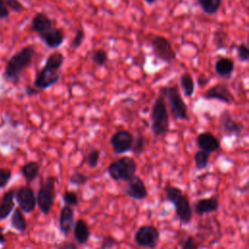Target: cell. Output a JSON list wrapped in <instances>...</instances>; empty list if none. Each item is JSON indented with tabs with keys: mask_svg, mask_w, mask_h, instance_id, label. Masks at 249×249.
Wrapping results in <instances>:
<instances>
[{
	"mask_svg": "<svg viewBox=\"0 0 249 249\" xmlns=\"http://www.w3.org/2000/svg\"><path fill=\"white\" fill-rule=\"evenodd\" d=\"M137 170V162L131 157L124 156L112 161L108 167L107 172L112 180L117 182H127L131 179Z\"/></svg>",
	"mask_w": 249,
	"mask_h": 249,
	"instance_id": "cell-5",
	"label": "cell"
},
{
	"mask_svg": "<svg viewBox=\"0 0 249 249\" xmlns=\"http://www.w3.org/2000/svg\"><path fill=\"white\" fill-rule=\"evenodd\" d=\"M118 244H119V241L115 237L111 235H106L101 240L100 249H112L116 247Z\"/></svg>",
	"mask_w": 249,
	"mask_h": 249,
	"instance_id": "cell-38",
	"label": "cell"
},
{
	"mask_svg": "<svg viewBox=\"0 0 249 249\" xmlns=\"http://www.w3.org/2000/svg\"><path fill=\"white\" fill-rule=\"evenodd\" d=\"M10 16V10L6 6L3 0H0V19H5L9 18Z\"/></svg>",
	"mask_w": 249,
	"mask_h": 249,
	"instance_id": "cell-40",
	"label": "cell"
},
{
	"mask_svg": "<svg viewBox=\"0 0 249 249\" xmlns=\"http://www.w3.org/2000/svg\"><path fill=\"white\" fill-rule=\"evenodd\" d=\"M9 10L15 13H21L25 8L19 0H3Z\"/></svg>",
	"mask_w": 249,
	"mask_h": 249,
	"instance_id": "cell-36",
	"label": "cell"
},
{
	"mask_svg": "<svg viewBox=\"0 0 249 249\" xmlns=\"http://www.w3.org/2000/svg\"><path fill=\"white\" fill-rule=\"evenodd\" d=\"M56 249H78V245L73 241H64Z\"/></svg>",
	"mask_w": 249,
	"mask_h": 249,
	"instance_id": "cell-41",
	"label": "cell"
},
{
	"mask_svg": "<svg viewBox=\"0 0 249 249\" xmlns=\"http://www.w3.org/2000/svg\"><path fill=\"white\" fill-rule=\"evenodd\" d=\"M15 193L16 189H9L6 191L0 199V220L6 219L15 208Z\"/></svg>",
	"mask_w": 249,
	"mask_h": 249,
	"instance_id": "cell-21",
	"label": "cell"
},
{
	"mask_svg": "<svg viewBox=\"0 0 249 249\" xmlns=\"http://www.w3.org/2000/svg\"><path fill=\"white\" fill-rule=\"evenodd\" d=\"M196 2L202 12L209 16L216 15L222 6V0H196Z\"/></svg>",
	"mask_w": 249,
	"mask_h": 249,
	"instance_id": "cell-25",
	"label": "cell"
},
{
	"mask_svg": "<svg viewBox=\"0 0 249 249\" xmlns=\"http://www.w3.org/2000/svg\"><path fill=\"white\" fill-rule=\"evenodd\" d=\"M201 97L206 100H218L227 104H231L235 101L233 93L225 84H216L206 89Z\"/></svg>",
	"mask_w": 249,
	"mask_h": 249,
	"instance_id": "cell-13",
	"label": "cell"
},
{
	"mask_svg": "<svg viewBox=\"0 0 249 249\" xmlns=\"http://www.w3.org/2000/svg\"><path fill=\"white\" fill-rule=\"evenodd\" d=\"M53 25H54L53 19L51 18L46 13L40 12L35 14V16L32 18L30 28L33 32L39 35Z\"/></svg>",
	"mask_w": 249,
	"mask_h": 249,
	"instance_id": "cell-20",
	"label": "cell"
},
{
	"mask_svg": "<svg viewBox=\"0 0 249 249\" xmlns=\"http://www.w3.org/2000/svg\"><path fill=\"white\" fill-rule=\"evenodd\" d=\"M73 235L78 244H85L90 236V230L88 223L83 219L75 221L73 226Z\"/></svg>",
	"mask_w": 249,
	"mask_h": 249,
	"instance_id": "cell-22",
	"label": "cell"
},
{
	"mask_svg": "<svg viewBox=\"0 0 249 249\" xmlns=\"http://www.w3.org/2000/svg\"><path fill=\"white\" fill-rule=\"evenodd\" d=\"M160 239L159 230L152 225H144L140 227L134 234V242L144 248L155 249Z\"/></svg>",
	"mask_w": 249,
	"mask_h": 249,
	"instance_id": "cell-8",
	"label": "cell"
},
{
	"mask_svg": "<svg viewBox=\"0 0 249 249\" xmlns=\"http://www.w3.org/2000/svg\"><path fill=\"white\" fill-rule=\"evenodd\" d=\"M218 208H219V199L215 196L210 197L199 198L196 201L194 206L195 213L199 216L215 212L218 210Z\"/></svg>",
	"mask_w": 249,
	"mask_h": 249,
	"instance_id": "cell-18",
	"label": "cell"
},
{
	"mask_svg": "<svg viewBox=\"0 0 249 249\" xmlns=\"http://www.w3.org/2000/svg\"><path fill=\"white\" fill-rule=\"evenodd\" d=\"M236 54L241 62H247L249 60V49L246 44L240 43L236 47Z\"/></svg>",
	"mask_w": 249,
	"mask_h": 249,
	"instance_id": "cell-35",
	"label": "cell"
},
{
	"mask_svg": "<svg viewBox=\"0 0 249 249\" xmlns=\"http://www.w3.org/2000/svg\"><path fill=\"white\" fill-rule=\"evenodd\" d=\"M147 4H149V5H152V4H154L155 2H156V0H144Z\"/></svg>",
	"mask_w": 249,
	"mask_h": 249,
	"instance_id": "cell-45",
	"label": "cell"
},
{
	"mask_svg": "<svg viewBox=\"0 0 249 249\" xmlns=\"http://www.w3.org/2000/svg\"><path fill=\"white\" fill-rule=\"evenodd\" d=\"M15 198L18 204V208L25 213H31L36 207V196L34 191L27 186L16 189Z\"/></svg>",
	"mask_w": 249,
	"mask_h": 249,
	"instance_id": "cell-12",
	"label": "cell"
},
{
	"mask_svg": "<svg viewBox=\"0 0 249 249\" xmlns=\"http://www.w3.org/2000/svg\"><path fill=\"white\" fill-rule=\"evenodd\" d=\"M100 159V151L98 149H90L86 156V162L89 168H94L97 166Z\"/></svg>",
	"mask_w": 249,
	"mask_h": 249,
	"instance_id": "cell-31",
	"label": "cell"
},
{
	"mask_svg": "<svg viewBox=\"0 0 249 249\" xmlns=\"http://www.w3.org/2000/svg\"><path fill=\"white\" fill-rule=\"evenodd\" d=\"M160 95L162 96L166 104L167 110L171 116L178 121H188V106L177 86H163L160 89Z\"/></svg>",
	"mask_w": 249,
	"mask_h": 249,
	"instance_id": "cell-2",
	"label": "cell"
},
{
	"mask_svg": "<svg viewBox=\"0 0 249 249\" xmlns=\"http://www.w3.org/2000/svg\"><path fill=\"white\" fill-rule=\"evenodd\" d=\"M44 44L50 49L59 48L65 40V33L61 28L53 25L38 35Z\"/></svg>",
	"mask_w": 249,
	"mask_h": 249,
	"instance_id": "cell-14",
	"label": "cell"
},
{
	"mask_svg": "<svg viewBox=\"0 0 249 249\" xmlns=\"http://www.w3.org/2000/svg\"><path fill=\"white\" fill-rule=\"evenodd\" d=\"M55 183L56 178L54 176H48L37 192L36 204L43 214H49L53 205L55 198Z\"/></svg>",
	"mask_w": 249,
	"mask_h": 249,
	"instance_id": "cell-6",
	"label": "cell"
},
{
	"mask_svg": "<svg viewBox=\"0 0 249 249\" xmlns=\"http://www.w3.org/2000/svg\"><path fill=\"white\" fill-rule=\"evenodd\" d=\"M209 159H210V153L198 150L195 153L194 155V162L195 166L197 170H202L207 167L209 163Z\"/></svg>",
	"mask_w": 249,
	"mask_h": 249,
	"instance_id": "cell-28",
	"label": "cell"
},
{
	"mask_svg": "<svg viewBox=\"0 0 249 249\" xmlns=\"http://www.w3.org/2000/svg\"><path fill=\"white\" fill-rule=\"evenodd\" d=\"M147 143H148V139L143 134H140V133L137 134V136L134 137V140L130 149L131 153L135 156L141 155L144 152Z\"/></svg>",
	"mask_w": 249,
	"mask_h": 249,
	"instance_id": "cell-29",
	"label": "cell"
},
{
	"mask_svg": "<svg viewBox=\"0 0 249 249\" xmlns=\"http://www.w3.org/2000/svg\"><path fill=\"white\" fill-rule=\"evenodd\" d=\"M150 121L151 131L154 136H164L169 131V112L167 110L164 99L160 94L153 102L150 113Z\"/></svg>",
	"mask_w": 249,
	"mask_h": 249,
	"instance_id": "cell-3",
	"label": "cell"
},
{
	"mask_svg": "<svg viewBox=\"0 0 249 249\" xmlns=\"http://www.w3.org/2000/svg\"><path fill=\"white\" fill-rule=\"evenodd\" d=\"M180 245L181 249H198V243L193 235H188Z\"/></svg>",
	"mask_w": 249,
	"mask_h": 249,
	"instance_id": "cell-39",
	"label": "cell"
},
{
	"mask_svg": "<svg viewBox=\"0 0 249 249\" xmlns=\"http://www.w3.org/2000/svg\"><path fill=\"white\" fill-rule=\"evenodd\" d=\"M5 241H6L5 236L3 235V233H2V232H1V231H0V244H1V245H3V244L5 243Z\"/></svg>",
	"mask_w": 249,
	"mask_h": 249,
	"instance_id": "cell-44",
	"label": "cell"
},
{
	"mask_svg": "<svg viewBox=\"0 0 249 249\" xmlns=\"http://www.w3.org/2000/svg\"><path fill=\"white\" fill-rule=\"evenodd\" d=\"M85 30L83 28H78L75 32V35L73 37V39L71 40V43L69 45V48L72 50V51H75L77 50L78 48L81 47V45L83 44L84 40H85Z\"/></svg>",
	"mask_w": 249,
	"mask_h": 249,
	"instance_id": "cell-33",
	"label": "cell"
},
{
	"mask_svg": "<svg viewBox=\"0 0 249 249\" xmlns=\"http://www.w3.org/2000/svg\"><path fill=\"white\" fill-rule=\"evenodd\" d=\"M90 59L97 66H104L108 62V53L104 49H96L91 53Z\"/></svg>",
	"mask_w": 249,
	"mask_h": 249,
	"instance_id": "cell-30",
	"label": "cell"
},
{
	"mask_svg": "<svg viewBox=\"0 0 249 249\" xmlns=\"http://www.w3.org/2000/svg\"><path fill=\"white\" fill-rule=\"evenodd\" d=\"M164 194L165 199L173 204L175 213L180 222L189 224L193 219V208L188 196L180 188L170 185L164 188Z\"/></svg>",
	"mask_w": 249,
	"mask_h": 249,
	"instance_id": "cell-4",
	"label": "cell"
},
{
	"mask_svg": "<svg viewBox=\"0 0 249 249\" xmlns=\"http://www.w3.org/2000/svg\"><path fill=\"white\" fill-rule=\"evenodd\" d=\"M62 200L65 203V205L69 206H77L79 203V198L74 191H65L62 195Z\"/></svg>",
	"mask_w": 249,
	"mask_h": 249,
	"instance_id": "cell-34",
	"label": "cell"
},
{
	"mask_svg": "<svg viewBox=\"0 0 249 249\" xmlns=\"http://www.w3.org/2000/svg\"><path fill=\"white\" fill-rule=\"evenodd\" d=\"M149 45L157 59L167 64L172 63L176 59V52L174 51L171 42L166 37L154 35L150 38Z\"/></svg>",
	"mask_w": 249,
	"mask_h": 249,
	"instance_id": "cell-7",
	"label": "cell"
},
{
	"mask_svg": "<svg viewBox=\"0 0 249 249\" xmlns=\"http://www.w3.org/2000/svg\"><path fill=\"white\" fill-rule=\"evenodd\" d=\"M196 83L199 87H204L206 86L208 83H209V78L207 76H205L204 74H201L197 77V80H196Z\"/></svg>",
	"mask_w": 249,
	"mask_h": 249,
	"instance_id": "cell-42",
	"label": "cell"
},
{
	"mask_svg": "<svg viewBox=\"0 0 249 249\" xmlns=\"http://www.w3.org/2000/svg\"><path fill=\"white\" fill-rule=\"evenodd\" d=\"M196 143L199 150L208 152L210 154L217 152L221 148L220 140L210 131H203L198 133L196 138Z\"/></svg>",
	"mask_w": 249,
	"mask_h": 249,
	"instance_id": "cell-16",
	"label": "cell"
},
{
	"mask_svg": "<svg viewBox=\"0 0 249 249\" xmlns=\"http://www.w3.org/2000/svg\"><path fill=\"white\" fill-rule=\"evenodd\" d=\"M11 225L16 231H18L19 232H22L26 230L27 222L22 214V211L19 208L14 209V212H13L12 218H11Z\"/></svg>",
	"mask_w": 249,
	"mask_h": 249,
	"instance_id": "cell-26",
	"label": "cell"
},
{
	"mask_svg": "<svg viewBox=\"0 0 249 249\" xmlns=\"http://www.w3.org/2000/svg\"><path fill=\"white\" fill-rule=\"evenodd\" d=\"M12 177V171L9 168L0 167V189L7 186Z\"/></svg>",
	"mask_w": 249,
	"mask_h": 249,
	"instance_id": "cell-37",
	"label": "cell"
},
{
	"mask_svg": "<svg viewBox=\"0 0 249 249\" xmlns=\"http://www.w3.org/2000/svg\"><path fill=\"white\" fill-rule=\"evenodd\" d=\"M219 130L226 136L240 137L244 130L242 123L235 120L229 110H223L219 116Z\"/></svg>",
	"mask_w": 249,
	"mask_h": 249,
	"instance_id": "cell-9",
	"label": "cell"
},
{
	"mask_svg": "<svg viewBox=\"0 0 249 249\" xmlns=\"http://www.w3.org/2000/svg\"><path fill=\"white\" fill-rule=\"evenodd\" d=\"M39 171H40V164L39 162L34 160L27 161L20 168V172L27 183L34 181L39 175Z\"/></svg>",
	"mask_w": 249,
	"mask_h": 249,
	"instance_id": "cell-24",
	"label": "cell"
},
{
	"mask_svg": "<svg viewBox=\"0 0 249 249\" xmlns=\"http://www.w3.org/2000/svg\"><path fill=\"white\" fill-rule=\"evenodd\" d=\"M179 85L183 90V93L187 97H192L195 93L196 83L193 76L189 72H184L179 77Z\"/></svg>",
	"mask_w": 249,
	"mask_h": 249,
	"instance_id": "cell-23",
	"label": "cell"
},
{
	"mask_svg": "<svg viewBox=\"0 0 249 249\" xmlns=\"http://www.w3.org/2000/svg\"><path fill=\"white\" fill-rule=\"evenodd\" d=\"M36 55V50L33 46H25L14 53L6 63L3 71V77L8 83L17 84L22 73L31 65Z\"/></svg>",
	"mask_w": 249,
	"mask_h": 249,
	"instance_id": "cell-1",
	"label": "cell"
},
{
	"mask_svg": "<svg viewBox=\"0 0 249 249\" xmlns=\"http://www.w3.org/2000/svg\"><path fill=\"white\" fill-rule=\"evenodd\" d=\"M64 59H65L64 54L61 52L55 51L48 55V57L45 61V64L54 68L55 70H59L61 68V66L63 65Z\"/></svg>",
	"mask_w": 249,
	"mask_h": 249,
	"instance_id": "cell-27",
	"label": "cell"
},
{
	"mask_svg": "<svg viewBox=\"0 0 249 249\" xmlns=\"http://www.w3.org/2000/svg\"><path fill=\"white\" fill-rule=\"evenodd\" d=\"M89 177L87 174L80 172V171H75L70 175L68 181L70 184L79 187V186L85 185L89 181Z\"/></svg>",
	"mask_w": 249,
	"mask_h": 249,
	"instance_id": "cell-32",
	"label": "cell"
},
{
	"mask_svg": "<svg viewBox=\"0 0 249 249\" xmlns=\"http://www.w3.org/2000/svg\"><path fill=\"white\" fill-rule=\"evenodd\" d=\"M133 140L134 135L130 131L126 129H118L112 134L110 144L116 155H123L130 151Z\"/></svg>",
	"mask_w": 249,
	"mask_h": 249,
	"instance_id": "cell-11",
	"label": "cell"
},
{
	"mask_svg": "<svg viewBox=\"0 0 249 249\" xmlns=\"http://www.w3.org/2000/svg\"><path fill=\"white\" fill-rule=\"evenodd\" d=\"M59 79V70H55L54 68L44 64V66L37 72L34 78L33 87H35L38 90H44L55 85Z\"/></svg>",
	"mask_w": 249,
	"mask_h": 249,
	"instance_id": "cell-10",
	"label": "cell"
},
{
	"mask_svg": "<svg viewBox=\"0 0 249 249\" xmlns=\"http://www.w3.org/2000/svg\"><path fill=\"white\" fill-rule=\"evenodd\" d=\"M75 213L74 209L69 205H64L59 212L58 218V226L59 231L63 233L64 236H67L73 229L75 223Z\"/></svg>",
	"mask_w": 249,
	"mask_h": 249,
	"instance_id": "cell-17",
	"label": "cell"
},
{
	"mask_svg": "<svg viewBox=\"0 0 249 249\" xmlns=\"http://www.w3.org/2000/svg\"><path fill=\"white\" fill-rule=\"evenodd\" d=\"M24 90L28 96H33L39 92V90L35 87H32V86H26Z\"/></svg>",
	"mask_w": 249,
	"mask_h": 249,
	"instance_id": "cell-43",
	"label": "cell"
},
{
	"mask_svg": "<svg viewBox=\"0 0 249 249\" xmlns=\"http://www.w3.org/2000/svg\"><path fill=\"white\" fill-rule=\"evenodd\" d=\"M214 70L219 77L230 79L234 71V61L228 56H219L214 63Z\"/></svg>",
	"mask_w": 249,
	"mask_h": 249,
	"instance_id": "cell-19",
	"label": "cell"
},
{
	"mask_svg": "<svg viewBox=\"0 0 249 249\" xmlns=\"http://www.w3.org/2000/svg\"><path fill=\"white\" fill-rule=\"evenodd\" d=\"M124 194L136 200H142L148 196V190L143 180L136 174L127 181L124 188Z\"/></svg>",
	"mask_w": 249,
	"mask_h": 249,
	"instance_id": "cell-15",
	"label": "cell"
}]
</instances>
